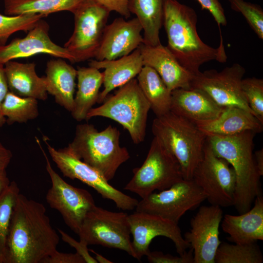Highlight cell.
Wrapping results in <instances>:
<instances>
[{"label":"cell","mask_w":263,"mask_h":263,"mask_svg":"<svg viewBox=\"0 0 263 263\" xmlns=\"http://www.w3.org/2000/svg\"><path fill=\"white\" fill-rule=\"evenodd\" d=\"M59 242L44 206L19 193L10 224L7 263H42Z\"/></svg>","instance_id":"cell-1"},{"label":"cell","mask_w":263,"mask_h":263,"mask_svg":"<svg viewBox=\"0 0 263 263\" xmlns=\"http://www.w3.org/2000/svg\"><path fill=\"white\" fill-rule=\"evenodd\" d=\"M197 15L191 7L177 0H165L163 25L168 38L167 47L179 63L193 75L204 63L225 62L227 56L223 38L215 48L204 43L197 31Z\"/></svg>","instance_id":"cell-2"},{"label":"cell","mask_w":263,"mask_h":263,"mask_svg":"<svg viewBox=\"0 0 263 263\" xmlns=\"http://www.w3.org/2000/svg\"><path fill=\"white\" fill-rule=\"evenodd\" d=\"M255 132L245 131L232 135H208L206 141L215 155L233 169L236 177L234 207L239 214L250 209L262 195L259 175L253 154Z\"/></svg>","instance_id":"cell-3"},{"label":"cell","mask_w":263,"mask_h":263,"mask_svg":"<svg viewBox=\"0 0 263 263\" xmlns=\"http://www.w3.org/2000/svg\"><path fill=\"white\" fill-rule=\"evenodd\" d=\"M120 132L109 125L98 131L90 124L77 125L73 141L65 149L75 157L99 171L108 181L130 155L120 145Z\"/></svg>","instance_id":"cell-4"},{"label":"cell","mask_w":263,"mask_h":263,"mask_svg":"<svg viewBox=\"0 0 263 263\" xmlns=\"http://www.w3.org/2000/svg\"><path fill=\"white\" fill-rule=\"evenodd\" d=\"M154 136L176 158L184 179H191L202 160L207 135L197 125L169 112L156 117L151 127Z\"/></svg>","instance_id":"cell-5"},{"label":"cell","mask_w":263,"mask_h":263,"mask_svg":"<svg viewBox=\"0 0 263 263\" xmlns=\"http://www.w3.org/2000/svg\"><path fill=\"white\" fill-rule=\"evenodd\" d=\"M102 103L89 111L86 120L95 116L111 119L128 131L134 144L144 140L150 108L136 79L119 87L114 94L107 96Z\"/></svg>","instance_id":"cell-6"},{"label":"cell","mask_w":263,"mask_h":263,"mask_svg":"<svg viewBox=\"0 0 263 263\" xmlns=\"http://www.w3.org/2000/svg\"><path fill=\"white\" fill-rule=\"evenodd\" d=\"M133 172V177L124 189L142 199L156 190L168 189L183 179L178 161L155 136L144 163Z\"/></svg>","instance_id":"cell-7"},{"label":"cell","mask_w":263,"mask_h":263,"mask_svg":"<svg viewBox=\"0 0 263 263\" xmlns=\"http://www.w3.org/2000/svg\"><path fill=\"white\" fill-rule=\"evenodd\" d=\"M128 221V214L112 212L96 205L86 214L77 235L89 245L122 250L136 259Z\"/></svg>","instance_id":"cell-8"},{"label":"cell","mask_w":263,"mask_h":263,"mask_svg":"<svg viewBox=\"0 0 263 263\" xmlns=\"http://www.w3.org/2000/svg\"><path fill=\"white\" fill-rule=\"evenodd\" d=\"M110 13L95 0H86L73 13L74 30L64 47L75 63L94 57Z\"/></svg>","instance_id":"cell-9"},{"label":"cell","mask_w":263,"mask_h":263,"mask_svg":"<svg viewBox=\"0 0 263 263\" xmlns=\"http://www.w3.org/2000/svg\"><path fill=\"white\" fill-rule=\"evenodd\" d=\"M192 179L203 190L210 205L233 206L236 177L232 167L215 155L206 141L204 154L195 169Z\"/></svg>","instance_id":"cell-10"},{"label":"cell","mask_w":263,"mask_h":263,"mask_svg":"<svg viewBox=\"0 0 263 263\" xmlns=\"http://www.w3.org/2000/svg\"><path fill=\"white\" fill-rule=\"evenodd\" d=\"M203 190L191 179L180 180L169 188L153 192L138 201L135 211L158 216L178 224L188 210L206 200Z\"/></svg>","instance_id":"cell-11"},{"label":"cell","mask_w":263,"mask_h":263,"mask_svg":"<svg viewBox=\"0 0 263 263\" xmlns=\"http://www.w3.org/2000/svg\"><path fill=\"white\" fill-rule=\"evenodd\" d=\"M37 141L45 157L46 169L51 181L46 201L51 208L59 212L67 225L77 234L87 213L95 206L93 197L87 190L75 187L63 180L53 169L39 141Z\"/></svg>","instance_id":"cell-12"},{"label":"cell","mask_w":263,"mask_h":263,"mask_svg":"<svg viewBox=\"0 0 263 263\" xmlns=\"http://www.w3.org/2000/svg\"><path fill=\"white\" fill-rule=\"evenodd\" d=\"M50 155L63 175L77 179L95 190L102 197L113 201L123 210L134 209L138 202L111 186L97 169L74 156L65 148L56 150L45 140Z\"/></svg>","instance_id":"cell-13"},{"label":"cell","mask_w":263,"mask_h":263,"mask_svg":"<svg viewBox=\"0 0 263 263\" xmlns=\"http://www.w3.org/2000/svg\"><path fill=\"white\" fill-rule=\"evenodd\" d=\"M245 73V69L239 63L233 64L219 72L214 69L200 71L193 75L191 88L202 90L220 107H239L254 115L242 87Z\"/></svg>","instance_id":"cell-14"},{"label":"cell","mask_w":263,"mask_h":263,"mask_svg":"<svg viewBox=\"0 0 263 263\" xmlns=\"http://www.w3.org/2000/svg\"><path fill=\"white\" fill-rule=\"evenodd\" d=\"M223 217L221 207L203 206L190 221V229L184 238L193 250V263H215L221 243L219 226Z\"/></svg>","instance_id":"cell-15"},{"label":"cell","mask_w":263,"mask_h":263,"mask_svg":"<svg viewBox=\"0 0 263 263\" xmlns=\"http://www.w3.org/2000/svg\"><path fill=\"white\" fill-rule=\"evenodd\" d=\"M128 221L133 240L132 245L136 259L140 260L150 251L152 240L159 236L171 240L177 252L183 255L189 247L183 237L178 224L161 217L137 212L128 215Z\"/></svg>","instance_id":"cell-16"},{"label":"cell","mask_w":263,"mask_h":263,"mask_svg":"<svg viewBox=\"0 0 263 263\" xmlns=\"http://www.w3.org/2000/svg\"><path fill=\"white\" fill-rule=\"evenodd\" d=\"M49 31V24L41 19L24 38H15L8 44L0 46V64L38 54H48L75 63L74 56L66 48L51 39Z\"/></svg>","instance_id":"cell-17"},{"label":"cell","mask_w":263,"mask_h":263,"mask_svg":"<svg viewBox=\"0 0 263 263\" xmlns=\"http://www.w3.org/2000/svg\"><path fill=\"white\" fill-rule=\"evenodd\" d=\"M142 31V27L136 17L128 20L123 18L115 19L104 29L95 60H113L129 55L144 43Z\"/></svg>","instance_id":"cell-18"},{"label":"cell","mask_w":263,"mask_h":263,"mask_svg":"<svg viewBox=\"0 0 263 263\" xmlns=\"http://www.w3.org/2000/svg\"><path fill=\"white\" fill-rule=\"evenodd\" d=\"M138 48L144 66L153 68L170 91L191 88L193 75L179 63L167 46L161 43L155 46L142 43Z\"/></svg>","instance_id":"cell-19"},{"label":"cell","mask_w":263,"mask_h":263,"mask_svg":"<svg viewBox=\"0 0 263 263\" xmlns=\"http://www.w3.org/2000/svg\"><path fill=\"white\" fill-rule=\"evenodd\" d=\"M224 108L199 89L181 88L171 92L170 111L196 125L215 119Z\"/></svg>","instance_id":"cell-20"},{"label":"cell","mask_w":263,"mask_h":263,"mask_svg":"<svg viewBox=\"0 0 263 263\" xmlns=\"http://www.w3.org/2000/svg\"><path fill=\"white\" fill-rule=\"evenodd\" d=\"M89 66L98 70L104 69L103 89L100 92L97 103H102L109 93L135 78L144 66L139 48L128 55L113 60H93Z\"/></svg>","instance_id":"cell-21"},{"label":"cell","mask_w":263,"mask_h":263,"mask_svg":"<svg viewBox=\"0 0 263 263\" xmlns=\"http://www.w3.org/2000/svg\"><path fill=\"white\" fill-rule=\"evenodd\" d=\"M223 230L229 235V241L245 244L263 240V198L257 196L254 206L239 215L225 214L221 221Z\"/></svg>","instance_id":"cell-22"},{"label":"cell","mask_w":263,"mask_h":263,"mask_svg":"<svg viewBox=\"0 0 263 263\" xmlns=\"http://www.w3.org/2000/svg\"><path fill=\"white\" fill-rule=\"evenodd\" d=\"M34 63H23L10 60L4 64L10 92L21 97L44 101L48 97L45 76L36 74Z\"/></svg>","instance_id":"cell-23"},{"label":"cell","mask_w":263,"mask_h":263,"mask_svg":"<svg viewBox=\"0 0 263 263\" xmlns=\"http://www.w3.org/2000/svg\"><path fill=\"white\" fill-rule=\"evenodd\" d=\"M48 94L53 95L56 103L71 112L73 108L77 70L64 59L48 61L45 70Z\"/></svg>","instance_id":"cell-24"},{"label":"cell","mask_w":263,"mask_h":263,"mask_svg":"<svg viewBox=\"0 0 263 263\" xmlns=\"http://www.w3.org/2000/svg\"><path fill=\"white\" fill-rule=\"evenodd\" d=\"M263 125L252 113L239 107H229L225 108L215 119L197 126L207 136H227L245 131L261 132Z\"/></svg>","instance_id":"cell-25"},{"label":"cell","mask_w":263,"mask_h":263,"mask_svg":"<svg viewBox=\"0 0 263 263\" xmlns=\"http://www.w3.org/2000/svg\"><path fill=\"white\" fill-rule=\"evenodd\" d=\"M76 77L77 91L71 113L75 120L81 121L86 119L89 111L97 102L103 83V73L93 67H78Z\"/></svg>","instance_id":"cell-26"},{"label":"cell","mask_w":263,"mask_h":263,"mask_svg":"<svg viewBox=\"0 0 263 263\" xmlns=\"http://www.w3.org/2000/svg\"><path fill=\"white\" fill-rule=\"evenodd\" d=\"M165 0H131L130 11L136 16L143 29L144 43L155 46L161 43Z\"/></svg>","instance_id":"cell-27"},{"label":"cell","mask_w":263,"mask_h":263,"mask_svg":"<svg viewBox=\"0 0 263 263\" xmlns=\"http://www.w3.org/2000/svg\"><path fill=\"white\" fill-rule=\"evenodd\" d=\"M136 79L156 117L162 116L170 112L171 91L153 68L144 66Z\"/></svg>","instance_id":"cell-28"},{"label":"cell","mask_w":263,"mask_h":263,"mask_svg":"<svg viewBox=\"0 0 263 263\" xmlns=\"http://www.w3.org/2000/svg\"><path fill=\"white\" fill-rule=\"evenodd\" d=\"M86 0H4V13L14 16L23 14H50L62 11L73 14Z\"/></svg>","instance_id":"cell-29"},{"label":"cell","mask_w":263,"mask_h":263,"mask_svg":"<svg viewBox=\"0 0 263 263\" xmlns=\"http://www.w3.org/2000/svg\"><path fill=\"white\" fill-rule=\"evenodd\" d=\"M38 99L21 97L11 92L7 94L2 106V113L9 125L26 123L36 118L39 114Z\"/></svg>","instance_id":"cell-30"},{"label":"cell","mask_w":263,"mask_h":263,"mask_svg":"<svg viewBox=\"0 0 263 263\" xmlns=\"http://www.w3.org/2000/svg\"><path fill=\"white\" fill-rule=\"evenodd\" d=\"M263 257L255 243L229 244L221 242L215 257V263H262Z\"/></svg>","instance_id":"cell-31"},{"label":"cell","mask_w":263,"mask_h":263,"mask_svg":"<svg viewBox=\"0 0 263 263\" xmlns=\"http://www.w3.org/2000/svg\"><path fill=\"white\" fill-rule=\"evenodd\" d=\"M19 193L18 184L11 182L0 194V263H7V240L11 219Z\"/></svg>","instance_id":"cell-32"},{"label":"cell","mask_w":263,"mask_h":263,"mask_svg":"<svg viewBox=\"0 0 263 263\" xmlns=\"http://www.w3.org/2000/svg\"><path fill=\"white\" fill-rule=\"evenodd\" d=\"M42 14H28L14 16L0 14V46L6 44L9 38L18 31L28 32L40 19Z\"/></svg>","instance_id":"cell-33"},{"label":"cell","mask_w":263,"mask_h":263,"mask_svg":"<svg viewBox=\"0 0 263 263\" xmlns=\"http://www.w3.org/2000/svg\"><path fill=\"white\" fill-rule=\"evenodd\" d=\"M242 87L254 115L263 124V80L255 77L243 79Z\"/></svg>","instance_id":"cell-34"},{"label":"cell","mask_w":263,"mask_h":263,"mask_svg":"<svg viewBox=\"0 0 263 263\" xmlns=\"http://www.w3.org/2000/svg\"><path fill=\"white\" fill-rule=\"evenodd\" d=\"M231 8L241 13L258 37L263 39V10L259 5L244 0H228Z\"/></svg>","instance_id":"cell-35"},{"label":"cell","mask_w":263,"mask_h":263,"mask_svg":"<svg viewBox=\"0 0 263 263\" xmlns=\"http://www.w3.org/2000/svg\"><path fill=\"white\" fill-rule=\"evenodd\" d=\"M146 256L148 262L151 263H193L192 248L179 256L164 254L159 251L151 252L150 250Z\"/></svg>","instance_id":"cell-36"},{"label":"cell","mask_w":263,"mask_h":263,"mask_svg":"<svg viewBox=\"0 0 263 263\" xmlns=\"http://www.w3.org/2000/svg\"><path fill=\"white\" fill-rule=\"evenodd\" d=\"M202 9L209 11L217 22L220 30V26H225L227 20L224 9L219 0H196Z\"/></svg>","instance_id":"cell-37"},{"label":"cell","mask_w":263,"mask_h":263,"mask_svg":"<svg viewBox=\"0 0 263 263\" xmlns=\"http://www.w3.org/2000/svg\"><path fill=\"white\" fill-rule=\"evenodd\" d=\"M58 231L61 235V239L67 243L71 246L74 247L78 254L84 260L85 263H97L94 258L89 253L88 245L82 241H76L69 235L60 229Z\"/></svg>","instance_id":"cell-38"},{"label":"cell","mask_w":263,"mask_h":263,"mask_svg":"<svg viewBox=\"0 0 263 263\" xmlns=\"http://www.w3.org/2000/svg\"><path fill=\"white\" fill-rule=\"evenodd\" d=\"M105 7L111 12H116L127 19L131 16L130 3L131 0H95Z\"/></svg>","instance_id":"cell-39"},{"label":"cell","mask_w":263,"mask_h":263,"mask_svg":"<svg viewBox=\"0 0 263 263\" xmlns=\"http://www.w3.org/2000/svg\"><path fill=\"white\" fill-rule=\"evenodd\" d=\"M42 263H85L83 259L76 252L66 253L55 251L43 260Z\"/></svg>","instance_id":"cell-40"},{"label":"cell","mask_w":263,"mask_h":263,"mask_svg":"<svg viewBox=\"0 0 263 263\" xmlns=\"http://www.w3.org/2000/svg\"><path fill=\"white\" fill-rule=\"evenodd\" d=\"M9 92V90L4 72V65L0 64V129L6 122V119L2 113V106Z\"/></svg>","instance_id":"cell-41"},{"label":"cell","mask_w":263,"mask_h":263,"mask_svg":"<svg viewBox=\"0 0 263 263\" xmlns=\"http://www.w3.org/2000/svg\"><path fill=\"white\" fill-rule=\"evenodd\" d=\"M12 157L11 151L0 141V170H6Z\"/></svg>","instance_id":"cell-42"},{"label":"cell","mask_w":263,"mask_h":263,"mask_svg":"<svg viewBox=\"0 0 263 263\" xmlns=\"http://www.w3.org/2000/svg\"><path fill=\"white\" fill-rule=\"evenodd\" d=\"M254 160L256 169L260 176L263 175V149L257 150L255 152Z\"/></svg>","instance_id":"cell-43"},{"label":"cell","mask_w":263,"mask_h":263,"mask_svg":"<svg viewBox=\"0 0 263 263\" xmlns=\"http://www.w3.org/2000/svg\"><path fill=\"white\" fill-rule=\"evenodd\" d=\"M10 183L6 170H0V194L9 186Z\"/></svg>","instance_id":"cell-44"},{"label":"cell","mask_w":263,"mask_h":263,"mask_svg":"<svg viewBox=\"0 0 263 263\" xmlns=\"http://www.w3.org/2000/svg\"><path fill=\"white\" fill-rule=\"evenodd\" d=\"M91 252L94 253L95 255V259L97 261V263H112L113 262L111 261L110 260L107 259V258L103 257L102 255L98 254V253L96 252L95 251L93 250H89Z\"/></svg>","instance_id":"cell-45"}]
</instances>
